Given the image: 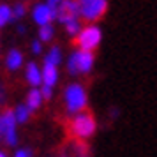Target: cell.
Wrapping results in <instances>:
<instances>
[{
	"label": "cell",
	"mask_w": 157,
	"mask_h": 157,
	"mask_svg": "<svg viewBox=\"0 0 157 157\" xmlns=\"http://www.w3.org/2000/svg\"><path fill=\"white\" fill-rule=\"evenodd\" d=\"M18 34H25V27L23 25H18Z\"/></svg>",
	"instance_id": "603a6c76"
},
{
	"label": "cell",
	"mask_w": 157,
	"mask_h": 157,
	"mask_svg": "<svg viewBox=\"0 0 157 157\" xmlns=\"http://www.w3.org/2000/svg\"><path fill=\"white\" fill-rule=\"evenodd\" d=\"M64 99H65V109L69 113H81L83 109L86 108V92L83 85L79 83H72L65 88V94H64Z\"/></svg>",
	"instance_id": "6da1fadb"
},
{
	"label": "cell",
	"mask_w": 157,
	"mask_h": 157,
	"mask_svg": "<svg viewBox=\"0 0 157 157\" xmlns=\"http://www.w3.org/2000/svg\"><path fill=\"white\" fill-rule=\"evenodd\" d=\"M101 39H102V32L97 25H88L83 27L81 32L76 36V44L79 46L81 51H94L99 46Z\"/></svg>",
	"instance_id": "277c9868"
},
{
	"label": "cell",
	"mask_w": 157,
	"mask_h": 157,
	"mask_svg": "<svg viewBox=\"0 0 157 157\" xmlns=\"http://www.w3.org/2000/svg\"><path fill=\"white\" fill-rule=\"evenodd\" d=\"M0 157H7V155H6V154H4V152H0Z\"/></svg>",
	"instance_id": "cb8c5ba5"
},
{
	"label": "cell",
	"mask_w": 157,
	"mask_h": 157,
	"mask_svg": "<svg viewBox=\"0 0 157 157\" xmlns=\"http://www.w3.org/2000/svg\"><path fill=\"white\" fill-rule=\"evenodd\" d=\"M14 157H30V152L29 150H18L14 154Z\"/></svg>",
	"instance_id": "44dd1931"
},
{
	"label": "cell",
	"mask_w": 157,
	"mask_h": 157,
	"mask_svg": "<svg viewBox=\"0 0 157 157\" xmlns=\"http://www.w3.org/2000/svg\"><path fill=\"white\" fill-rule=\"evenodd\" d=\"M25 78H27V81H29L34 88L43 85V74H41V69H39V65H37L36 62H30V64L27 65Z\"/></svg>",
	"instance_id": "9c48e42d"
},
{
	"label": "cell",
	"mask_w": 157,
	"mask_h": 157,
	"mask_svg": "<svg viewBox=\"0 0 157 157\" xmlns=\"http://www.w3.org/2000/svg\"><path fill=\"white\" fill-rule=\"evenodd\" d=\"M60 62H62V51H60L58 46H53V48L48 51L46 58H44V64H51V65H55V67H57Z\"/></svg>",
	"instance_id": "5bb4252c"
},
{
	"label": "cell",
	"mask_w": 157,
	"mask_h": 157,
	"mask_svg": "<svg viewBox=\"0 0 157 157\" xmlns=\"http://www.w3.org/2000/svg\"><path fill=\"white\" fill-rule=\"evenodd\" d=\"M43 101L44 99H43V95H41V90H39V88H32V90L27 94V108H29L30 111L41 108Z\"/></svg>",
	"instance_id": "7c38bea8"
},
{
	"label": "cell",
	"mask_w": 157,
	"mask_h": 157,
	"mask_svg": "<svg viewBox=\"0 0 157 157\" xmlns=\"http://www.w3.org/2000/svg\"><path fill=\"white\" fill-rule=\"evenodd\" d=\"M6 65H7L9 71H18L20 67L23 65V55L21 51L18 50H11L6 57Z\"/></svg>",
	"instance_id": "8fae6325"
},
{
	"label": "cell",
	"mask_w": 157,
	"mask_h": 157,
	"mask_svg": "<svg viewBox=\"0 0 157 157\" xmlns=\"http://www.w3.org/2000/svg\"><path fill=\"white\" fill-rule=\"evenodd\" d=\"M13 111H14L16 124H25V122L30 118V113H32L29 108H27V104H20V106H16Z\"/></svg>",
	"instance_id": "4fadbf2b"
},
{
	"label": "cell",
	"mask_w": 157,
	"mask_h": 157,
	"mask_svg": "<svg viewBox=\"0 0 157 157\" xmlns=\"http://www.w3.org/2000/svg\"><path fill=\"white\" fill-rule=\"evenodd\" d=\"M79 16H83L88 21H95L104 16L108 9V0H78Z\"/></svg>",
	"instance_id": "5b68a950"
},
{
	"label": "cell",
	"mask_w": 157,
	"mask_h": 157,
	"mask_svg": "<svg viewBox=\"0 0 157 157\" xmlns=\"http://www.w3.org/2000/svg\"><path fill=\"white\" fill-rule=\"evenodd\" d=\"M11 11H13V20H21L23 16L27 14V7H25V4H23V2L16 4Z\"/></svg>",
	"instance_id": "ac0fdd59"
},
{
	"label": "cell",
	"mask_w": 157,
	"mask_h": 157,
	"mask_svg": "<svg viewBox=\"0 0 157 157\" xmlns=\"http://www.w3.org/2000/svg\"><path fill=\"white\" fill-rule=\"evenodd\" d=\"M57 7L58 6H50V4H36L32 9V18L39 27L51 25L53 20H57Z\"/></svg>",
	"instance_id": "52a82bcc"
},
{
	"label": "cell",
	"mask_w": 157,
	"mask_h": 157,
	"mask_svg": "<svg viewBox=\"0 0 157 157\" xmlns=\"http://www.w3.org/2000/svg\"><path fill=\"white\" fill-rule=\"evenodd\" d=\"M94 67V53L92 51H74L71 53V57L67 60V71L69 74L72 76H76V74H86V72H90Z\"/></svg>",
	"instance_id": "3957f363"
},
{
	"label": "cell",
	"mask_w": 157,
	"mask_h": 157,
	"mask_svg": "<svg viewBox=\"0 0 157 157\" xmlns=\"http://www.w3.org/2000/svg\"><path fill=\"white\" fill-rule=\"evenodd\" d=\"M41 41H34V43H32V53H34V55H39V53H41V51H43V46H41Z\"/></svg>",
	"instance_id": "ffe728a7"
},
{
	"label": "cell",
	"mask_w": 157,
	"mask_h": 157,
	"mask_svg": "<svg viewBox=\"0 0 157 157\" xmlns=\"http://www.w3.org/2000/svg\"><path fill=\"white\" fill-rule=\"evenodd\" d=\"M41 74H43V85H46V86L57 85V81H58V71H57V67H55V65L44 64L43 69H41Z\"/></svg>",
	"instance_id": "30bf717a"
},
{
	"label": "cell",
	"mask_w": 157,
	"mask_h": 157,
	"mask_svg": "<svg viewBox=\"0 0 157 157\" xmlns=\"http://www.w3.org/2000/svg\"><path fill=\"white\" fill-rule=\"evenodd\" d=\"M79 18V4L78 0H64L57 7V20L60 23H67L71 20H78Z\"/></svg>",
	"instance_id": "ba28073f"
},
{
	"label": "cell",
	"mask_w": 157,
	"mask_h": 157,
	"mask_svg": "<svg viewBox=\"0 0 157 157\" xmlns=\"http://www.w3.org/2000/svg\"><path fill=\"white\" fill-rule=\"evenodd\" d=\"M53 34H55V30L51 25H44V27H39V41L41 43H48L53 39Z\"/></svg>",
	"instance_id": "2e32d148"
},
{
	"label": "cell",
	"mask_w": 157,
	"mask_h": 157,
	"mask_svg": "<svg viewBox=\"0 0 157 157\" xmlns=\"http://www.w3.org/2000/svg\"><path fill=\"white\" fill-rule=\"evenodd\" d=\"M62 2H64V0H48L46 4H50V6H60Z\"/></svg>",
	"instance_id": "7402d4cb"
},
{
	"label": "cell",
	"mask_w": 157,
	"mask_h": 157,
	"mask_svg": "<svg viewBox=\"0 0 157 157\" xmlns=\"http://www.w3.org/2000/svg\"><path fill=\"white\" fill-rule=\"evenodd\" d=\"M41 95H43V99H51V95H53V88L51 86H46V85H41Z\"/></svg>",
	"instance_id": "d6986e66"
},
{
	"label": "cell",
	"mask_w": 157,
	"mask_h": 157,
	"mask_svg": "<svg viewBox=\"0 0 157 157\" xmlns=\"http://www.w3.org/2000/svg\"><path fill=\"white\" fill-rule=\"evenodd\" d=\"M0 134L6 140L9 147L18 145V134H16V118L13 109H6L0 115Z\"/></svg>",
	"instance_id": "8992f818"
},
{
	"label": "cell",
	"mask_w": 157,
	"mask_h": 157,
	"mask_svg": "<svg viewBox=\"0 0 157 157\" xmlns=\"http://www.w3.org/2000/svg\"><path fill=\"white\" fill-rule=\"evenodd\" d=\"M71 132L72 136H76L78 140H86L95 132V120L94 117L88 111H81V113H76L71 118Z\"/></svg>",
	"instance_id": "7a4b0ae2"
},
{
	"label": "cell",
	"mask_w": 157,
	"mask_h": 157,
	"mask_svg": "<svg viewBox=\"0 0 157 157\" xmlns=\"http://www.w3.org/2000/svg\"><path fill=\"white\" fill-rule=\"evenodd\" d=\"M11 20H13V11H11V7L6 6V4H2L0 6V29L6 27Z\"/></svg>",
	"instance_id": "9a60e30c"
},
{
	"label": "cell",
	"mask_w": 157,
	"mask_h": 157,
	"mask_svg": "<svg viewBox=\"0 0 157 157\" xmlns=\"http://www.w3.org/2000/svg\"><path fill=\"white\" fill-rule=\"evenodd\" d=\"M79 157H88V155H79Z\"/></svg>",
	"instance_id": "d4e9b609"
},
{
	"label": "cell",
	"mask_w": 157,
	"mask_h": 157,
	"mask_svg": "<svg viewBox=\"0 0 157 157\" xmlns=\"http://www.w3.org/2000/svg\"><path fill=\"white\" fill-rule=\"evenodd\" d=\"M65 30H67L69 36H78L79 32H81V23H79V20H71V21H67L65 23Z\"/></svg>",
	"instance_id": "e0dca14e"
},
{
	"label": "cell",
	"mask_w": 157,
	"mask_h": 157,
	"mask_svg": "<svg viewBox=\"0 0 157 157\" xmlns=\"http://www.w3.org/2000/svg\"><path fill=\"white\" fill-rule=\"evenodd\" d=\"M0 138H2V134H0Z\"/></svg>",
	"instance_id": "484cf974"
}]
</instances>
